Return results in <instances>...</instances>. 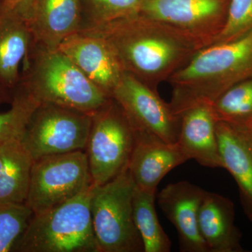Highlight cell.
Listing matches in <instances>:
<instances>
[{
	"mask_svg": "<svg viewBox=\"0 0 252 252\" xmlns=\"http://www.w3.org/2000/svg\"><path fill=\"white\" fill-rule=\"evenodd\" d=\"M86 29L104 38L125 72L157 91L200 49L175 28L140 14Z\"/></svg>",
	"mask_w": 252,
	"mask_h": 252,
	"instance_id": "cell-1",
	"label": "cell"
},
{
	"mask_svg": "<svg viewBox=\"0 0 252 252\" xmlns=\"http://www.w3.org/2000/svg\"><path fill=\"white\" fill-rule=\"evenodd\" d=\"M252 78V29L237 39L198 50L167 82L169 106L176 117L202 104L211 105L223 93Z\"/></svg>",
	"mask_w": 252,
	"mask_h": 252,
	"instance_id": "cell-2",
	"label": "cell"
},
{
	"mask_svg": "<svg viewBox=\"0 0 252 252\" xmlns=\"http://www.w3.org/2000/svg\"><path fill=\"white\" fill-rule=\"evenodd\" d=\"M17 88L36 102L93 114L112 97L94 84L59 49L34 46Z\"/></svg>",
	"mask_w": 252,
	"mask_h": 252,
	"instance_id": "cell-3",
	"label": "cell"
},
{
	"mask_svg": "<svg viewBox=\"0 0 252 252\" xmlns=\"http://www.w3.org/2000/svg\"><path fill=\"white\" fill-rule=\"evenodd\" d=\"M95 185L61 205L33 214L15 245L19 252H99L91 201Z\"/></svg>",
	"mask_w": 252,
	"mask_h": 252,
	"instance_id": "cell-4",
	"label": "cell"
},
{
	"mask_svg": "<svg viewBox=\"0 0 252 252\" xmlns=\"http://www.w3.org/2000/svg\"><path fill=\"white\" fill-rule=\"evenodd\" d=\"M135 189L128 167L107 183L95 185L91 211L99 252H144L132 212Z\"/></svg>",
	"mask_w": 252,
	"mask_h": 252,
	"instance_id": "cell-5",
	"label": "cell"
},
{
	"mask_svg": "<svg viewBox=\"0 0 252 252\" xmlns=\"http://www.w3.org/2000/svg\"><path fill=\"white\" fill-rule=\"evenodd\" d=\"M134 142L133 128L114 99L93 114L85 152L94 185L107 183L128 167Z\"/></svg>",
	"mask_w": 252,
	"mask_h": 252,
	"instance_id": "cell-6",
	"label": "cell"
},
{
	"mask_svg": "<svg viewBox=\"0 0 252 252\" xmlns=\"http://www.w3.org/2000/svg\"><path fill=\"white\" fill-rule=\"evenodd\" d=\"M94 184L85 151L35 159L26 205L39 214L77 196Z\"/></svg>",
	"mask_w": 252,
	"mask_h": 252,
	"instance_id": "cell-7",
	"label": "cell"
},
{
	"mask_svg": "<svg viewBox=\"0 0 252 252\" xmlns=\"http://www.w3.org/2000/svg\"><path fill=\"white\" fill-rule=\"evenodd\" d=\"M93 114L40 103L32 114L21 141L34 160L85 151Z\"/></svg>",
	"mask_w": 252,
	"mask_h": 252,
	"instance_id": "cell-8",
	"label": "cell"
},
{
	"mask_svg": "<svg viewBox=\"0 0 252 252\" xmlns=\"http://www.w3.org/2000/svg\"><path fill=\"white\" fill-rule=\"evenodd\" d=\"M230 0H143L140 14L175 28L200 49L223 31Z\"/></svg>",
	"mask_w": 252,
	"mask_h": 252,
	"instance_id": "cell-9",
	"label": "cell"
},
{
	"mask_svg": "<svg viewBox=\"0 0 252 252\" xmlns=\"http://www.w3.org/2000/svg\"><path fill=\"white\" fill-rule=\"evenodd\" d=\"M111 97L122 107L134 130L157 136L167 143H177L180 118L174 115L157 91L125 72Z\"/></svg>",
	"mask_w": 252,
	"mask_h": 252,
	"instance_id": "cell-10",
	"label": "cell"
},
{
	"mask_svg": "<svg viewBox=\"0 0 252 252\" xmlns=\"http://www.w3.org/2000/svg\"><path fill=\"white\" fill-rule=\"evenodd\" d=\"M57 49L111 97L125 71L104 38L91 30H81L66 38Z\"/></svg>",
	"mask_w": 252,
	"mask_h": 252,
	"instance_id": "cell-11",
	"label": "cell"
},
{
	"mask_svg": "<svg viewBox=\"0 0 252 252\" xmlns=\"http://www.w3.org/2000/svg\"><path fill=\"white\" fill-rule=\"evenodd\" d=\"M205 193L198 186L181 181L166 186L157 195L158 206L177 230L181 252H209L198 227Z\"/></svg>",
	"mask_w": 252,
	"mask_h": 252,
	"instance_id": "cell-12",
	"label": "cell"
},
{
	"mask_svg": "<svg viewBox=\"0 0 252 252\" xmlns=\"http://www.w3.org/2000/svg\"><path fill=\"white\" fill-rule=\"evenodd\" d=\"M135 142L128 164L138 188L157 193L162 179L189 159L178 143H167L157 136L134 130Z\"/></svg>",
	"mask_w": 252,
	"mask_h": 252,
	"instance_id": "cell-13",
	"label": "cell"
},
{
	"mask_svg": "<svg viewBox=\"0 0 252 252\" xmlns=\"http://www.w3.org/2000/svg\"><path fill=\"white\" fill-rule=\"evenodd\" d=\"M28 22L34 46L57 49L66 38L84 27L81 0H34Z\"/></svg>",
	"mask_w": 252,
	"mask_h": 252,
	"instance_id": "cell-14",
	"label": "cell"
},
{
	"mask_svg": "<svg viewBox=\"0 0 252 252\" xmlns=\"http://www.w3.org/2000/svg\"><path fill=\"white\" fill-rule=\"evenodd\" d=\"M222 167L233 176L248 217L252 216V139L243 126L217 123Z\"/></svg>",
	"mask_w": 252,
	"mask_h": 252,
	"instance_id": "cell-15",
	"label": "cell"
},
{
	"mask_svg": "<svg viewBox=\"0 0 252 252\" xmlns=\"http://www.w3.org/2000/svg\"><path fill=\"white\" fill-rule=\"evenodd\" d=\"M217 123L209 104L196 106L181 115L177 143L189 160L211 168L222 167Z\"/></svg>",
	"mask_w": 252,
	"mask_h": 252,
	"instance_id": "cell-16",
	"label": "cell"
},
{
	"mask_svg": "<svg viewBox=\"0 0 252 252\" xmlns=\"http://www.w3.org/2000/svg\"><path fill=\"white\" fill-rule=\"evenodd\" d=\"M33 46L27 20L17 13L1 9L0 85L12 94L21 81V64L26 63Z\"/></svg>",
	"mask_w": 252,
	"mask_h": 252,
	"instance_id": "cell-17",
	"label": "cell"
},
{
	"mask_svg": "<svg viewBox=\"0 0 252 252\" xmlns=\"http://www.w3.org/2000/svg\"><path fill=\"white\" fill-rule=\"evenodd\" d=\"M200 235L209 252H243L242 233L235 224L234 204L220 194L206 191L198 214Z\"/></svg>",
	"mask_w": 252,
	"mask_h": 252,
	"instance_id": "cell-18",
	"label": "cell"
},
{
	"mask_svg": "<svg viewBox=\"0 0 252 252\" xmlns=\"http://www.w3.org/2000/svg\"><path fill=\"white\" fill-rule=\"evenodd\" d=\"M3 165L0 172V203L26 204L34 159L21 137L0 147Z\"/></svg>",
	"mask_w": 252,
	"mask_h": 252,
	"instance_id": "cell-19",
	"label": "cell"
},
{
	"mask_svg": "<svg viewBox=\"0 0 252 252\" xmlns=\"http://www.w3.org/2000/svg\"><path fill=\"white\" fill-rule=\"evenodd\" d=\"M157 193L136 187L132 198L134 221L144 252H170L172 242L162 229L155 209Z\"/></svg>",
	"mask_w": 252,
	"mask_h": 252,
	"instance_id": "cell-20",
	"label": "cell"
},
{
	"mask_svg": "<svg viewBox=\"0 0 252 252\" xmlns=\"http://www.w3.org/2000/svg\"><path fill=\"white\" fill-rule=\"evenodd\" d=\"M211 107L217 122L245 127L252 118V78L232 86Z\"/></svg>",
	"mask_w": 252,
	"mask_h": 252,
	"instance_id": "cell-21",
	"label": "cell"
},
{
	"mask_svg": "<svg viewBox=\"0 0 252 252\" xmlns=\"http://www.w3.org/2000/svg\"><path fill=\"white\" fill-rule=\"evenodd\" d=\"M143 0H81L84 11L82 30L97 27L140 14Z\"/></svg>",
	"mask_w": 252,
	"mask_h": 252,
	"instance_id": "cell-22",
	"label": "cell"
},
{
	"mask_svg": "<svg viewBox=\"0 0 252 252\" xmlns=\"http://www.w3.org/2000/svg\"><path fill=\"white\" fill-rule=\"evenodd\" d=\"M39 104L22 89L14 91L11 109L0 113V147L8 141L22 137L32 114Z\"/></svg>",
	"mask_w": 252,
	"mask_h": 252,
	"instance_id": "cell-23",
	"label": "cell"
},
{
	"mask_svg": "<svg viewBox=\"0 0 252 252\" xmlns=\"http://www.w3.org/2000/svg\"><path fill=\"white\" fill-rule=\"evenodd\" d=\"M32 216L26 204L0 203V252L14 251Z\"/></svg>",
	"mask_w": 252,
	"mask_h": 252,
	"instance_id": "cell-24",
	"label": "cell"
},
{
	"mask_svg": "<svg viewBox=\"0 0 252 252\" xmlns=\"http://www.w3.org/2000/svg\"><path fill=\"white\" fill-rule=\"evenodd\" d=\"M252 29V0H230L223 31L214 44L237 39Z\"/></svg>",
	"mask_w": 252,
	"mask_h": 252,
	"instance_id": "cell-25",
	"label": "cell"
},
{
	"mask_svg": "<svg viewBox=\"0 0 252 252\" xmlns=\"http://www.w3.org/2000/svg\"><path fill=\"white\" fill-rule=\"evenodd\" d=\"M34 0H0L1 9L13 11L21 15L28 21L31 16Z\"/></svg>",
	"mask_w": 252,
	"mask_h": 252,
	"instance_id": "cell-26",
	"label": "cell"
},
{
	"mask_svg": "<svg viewBox=\"0 0 252 252\" xmlns=\"http://www.w3.org/2000/svg\"><path fill=\"white\" fill-rule=\"evenodd\" d=\"M13 99V94L0 85V104L11 103Z\"/></svg>",
	"mask_w": 252,
	"mask_h": 252,
	"instance_id": "cell-27",
	"label": "cell"
},
{
	"mask_svg": "<svg viewBox=\"0 0 252 252\" xmlns=\"http://www.w3.org/2000/svg\"><path fill=\"white\" fill-rule=\"evenodd\" d=\"M245 127L247 129V130L248 131L249 134L251 136L252 139V118L250 119V122H248V124H247Z\"/></svg>",
	"mask_w": 252,
	"mask_h": 252,
	"instance_id": "cell-28",
	"label": "cell"
},
{
	"mask_svg": "<svg viewBox=\"0 0 252 252\" xmlns=\"http://www.w3.org/2000/svg\"><path fill=\"white\" fill-rule=\"evenodd\" d=\"M3 160L1 157V152H0V172H1V168H2Z\"/></svg>",
	"mask_w": 252,
	"mask_h": 252,
	"instance_id": "cell-29",
	"label": "cell"
},
{
	"mask_svg": "<svg viewBox=\"0 0 252 252\" xmlns=\"http://www.w3.org/2000/svg\"><path fill=\"white\" fill-rule=\"evenodd\" d=\"M249 218H250V220L252 222V216L249 217Z\"/></svg>",
	"mask_w": 252,
	"mask_h": 252,
	"instance_id": "cell-30",
	"label": "cell"
},
{
	"mask_svg": "<svg viewBox=\"0 0 252 252\" xmlns=\"http://www.w3.org/2000/svg\"><path fill=\"white\" fill-rule=\"evenodd\" d=\"M0 11H1V6H0Z\"/></svg>",
	"mask_w": 252,
	"mask_h": 252,
	"instance_id": "cell-31",
	"label": "cell"
}]
</instances>
